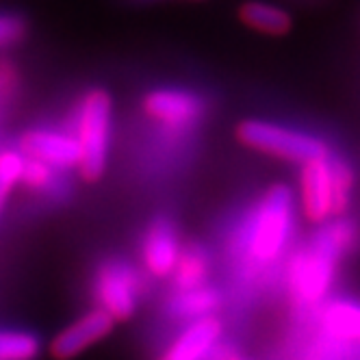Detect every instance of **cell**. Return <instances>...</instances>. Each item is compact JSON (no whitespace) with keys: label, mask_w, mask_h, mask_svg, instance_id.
Segmentation results:
<instances>
[{"label":"cell","mask_w":360,"mask_h":360,"mask_svg":"<svg viewBox=\"0 0 360 360\" xmlns=\"http://www.w3.org/2000/svg\"><path fill=\"white\" fill-rule=\"evenodd\" d=\"M293 226V198L289 187L276 185L245 224L241 245L248 259L256 265H269L285 250Z\"/></svg>","instance_id":"obj_2"},{"label":"cell","mask_w":360,"mask_h":360,"mask_svg":"<svg viewBox=\"0 0 360 360\" xmlns=\"http://www.w3.org/2000/svg\"><path fill=\"white\" fill-rule=\"evenodd\" d=\"M20 150L27 159L48 163L57 169L76 167L81 163V148L72 133L55 131V128H33L24 133Z\"/></svg>","instance_id":"obj_9"},{"label":"cell","mask_w":360,"mask_h":360,"mask_svg":"<svg viewBox=\"0 0 360 360\" xmlns=\"http://www.w3.org/2000/svg\"><path fill=\"white\" fill-rule=\"evenodd\" d=\"M143 282L133 265L126 261L102 263L94 278V297L100 311H105L115 323L128 321L139 306Z\"/></svg>","instance_id":"obj_5"},{"label":"cell","mask_w":360,"mask_h":360,"mask_svg":"<svg viewBox=\"0 0 360 360\" xmlns=\"http://www.w3.org/2000/svg\"><path fill=\"white\" fill-rule=\"evenodd\" d=\"M24 35H27V24L20 15L0 13V48L18 44Z\"/></svg>","instance_id":"obj_20"},{"label":"cell","mask_w":360,"mask_h":360,"mask_svg":"<svg viewBox=\"0 0 360 360\" xmlns=\"http://www.w3.org/2000/svg\"><path fill=\"white\" fill-rule=\"evenodd\" d=\"M143 111L167 131H187L204 115V100L183 89H154L143 98Z\"/></svg>","instance_id":"obj_6"},{"label":"cell","mask_w":360,"mask_h":360,"mask_svg":"<svg viewBox=\"0 0 360 360\" xmlns=\"http://www.w3.org/2000/svg\"><path fill=\"white\" fill-rule=\"evenodd\" d=\"M41 343L24 330H0V360H35Z\"/></svg>","instance_id":"obj_16"},{"label":"cell","mask_w":360,"mask_h":360,"mask_svg":"<svg viewBox=\"0 0 360 360\" xmlns=\"http://www.w3.org/2000/svg\"><path fill=\"white\" fill-rule=\"evenodd\" d=\"M300 202L304 217L311 224H326L334 215V183L330 154L302 163Z\"/></svg>","instance_id":"obj_7"},{"label":"cell","mask_w":360,"mask_h":360,"mask_svg":"<svg viewBox=\"0 0 360 360\" xmlns=\"http://www.w3.org/2000/svg\"><path fill=\"white\" fill-rule=\"evenodd\" d=\"M221 306V295L217 289L213 287H198V289H189V291H178L172 300H169V313L178 319H204L211 317L219 311Z\"/></svg>","instance_id":"obj_13"},{"label":"cell","mask_w":360,"mask_h":360,"mask_svg":"<svg viewBox=\"0 0 360 360\" xmlns=\"http://www.w3.org/2000/svg\"><path fill=\"white\" fill-rule=\"evenodd\" d=\"M237 137L250 150L293 163H306L330 154L328 146L319 137L293 131V128H285L280 124H271L265 120L241 122L237 126Z\"/></svg>","instance_id":"obj_4"},{"label":"cell","mask_w":360,"mask_h":360,"mask_svg":"<svg viewBox=\"0 0 360 360\" xmlns=\"http://www.w3.org/2000/svg\"><path fill=\"white\" fill-rule=\"evenodd\" d=\"M209 274H211V259L207 250L202 245H189L180 252L172 278L178 291H189L207 285Z\"/></svg>","instance_id":"obj_14"},{"label":"cell","mask_w":360,"mask_h":360,"mask_svg":"<svg viewBox=\"0 0 360 360\" xmlns=\"http://www.w3.org/2000/svg\"><path fill=\"white\" fill-rule=\"evenodd\" d=\"M209 360H245V358H241V356H237V354H230V352L224 354L221 347L217 345V347L213 349V354L209 356Z\"/></svg>","instance_id":"obj_22"},{"label":"cell","mask_w":360,"mask_h":360,"mask_svg":"<svg viewBox=\"0 0 360 360\" xmlns=\"http://www.w3.org/2000/svg\"><path fill=\"white\" fill-rule=\"evenodd\" d=\"M113 128V100L105 89L87 91L74 115V137L81 148L79 172L85 180H98L107 169Z\"/></svg>","instance_id":"obj_3"},{"label":"cell","mask_w":360,"mask_h":360,"mask_svg":"<svg viewBox=\"0 0 360 360\" xmlns=\"http://www.w3.org/2000/svg\"><path fill=\"white\" fill-rule=\"evenodd\" d=\"M347 233V226L334 224L317 235V239L293 259L289 269V285L295 304L313 306L326 297L332 287L337 259L345 250Z\"/></svg>","instance_id":"obj_1"},{"label":"cell","mask_w":360,"mask_h":360,"mask_svg":"<svg viewBox=\"0 0 360 360\" xmlns=\"http://www.w3.org/2000/svg\"><path fill=\"white\" fill-rule=\"evenodd\" d=\"M15 83L13 68L7 63H0V91H9Z\"/></svg>","instance_id":"obj_21"},{"label":"cell","mask_w":360,"mask_h":360,"mask_svg":"<svg viewBox=\"0 0 360 360\" xmlns=\"http://www.w3.org/2000/svg\"><path fill=\"white\" fill-rule=\"evenodd\" d=\"M332 183H334V215H341L349 207L352 187H354V174L341 159H332Z\"/></svg>","instance_id":"obj_19"},{"label":"cell","mask_w":360,"mask_h":360,"mask_svg":"<svg viewBox=\"0 0 360 360\" xmlns=\"http://www.w3.org/2000/svg\"><path fill=\"white\" fill-rule=\"evenodd\" d=\"M239 20L248 29L271 37L287 35L293 27V18L289 15V11L276 5H267L263 0H248V3H243L239 7Z\"/></svg>","instance_id":"obj_12"},{"label":"cell","mask_w":360,"mask_h":360,"mask_svg":"<svg viewBox=\"0 0 360 360\" xmlns=\"http://www.w3.org/2000/svg\"><path fill=\"white\" fill-rule=\"evenodd\" d=\"M24 161L27 157L22 154V150H0V213H3L11 189L22 183Z\"/></svg>","instance_id":"obj_18"},{"label":"cell","mask_w":360,"mask_h":360,"mask_svg":"<svg viewBox=\"0 0 360 360\" xmlns=\"http://www.w3.org/2000/svg\"><path fill=\"white\" fill-rule=\"evenodd\" d=\"M183 252L176 228L169 219L159 217L150 224L141 243V261L150 276L167 278L174 274L178 256Z\"/></svg>","instance_id":"obj_10"},{"label":"cell","mask_w":360,"mask_h":360,"mask_svg":"<svg viewBox=\"0 0 360 360\" xmlns=\"http://www.w3.org/2000/svg\"><path fill=\"white\" fill-rule=\"evenodd\" d=\"M61 169L35 161V159H27L24 161V172H22V183L27 185L33 191L39 193H57L61 191L63 183H61Z\"/></svg>","instance_id":"obj_17"},{"label":"cell","mask_w":360,"mask_h":360,"mask_svg":"<svg viewBox=\"0 0 360 360\" xmlns=\"http://www.w3.org/2000/svg\"><path fill=\"white\" fill-rule=\"evenodd\" d=\"M321 328L334 339L360 341V304L330 302L321 311Z\"/></svg>","instance_id":"obj_15"},{"label":"cell","mask_w":360,"mask_h":360,"mask_svg":"<svg viewBox=\"0 0 360 360\" xmlns=\"http://www.w3.org/2000/svg\"><path fill=\"white\" fill-rule=\"evenodd\" d=\"M113 326L115 321L105 311L94 308V311L72 321L57 334L53 343H50V356L55 360H74L76 356L87 352L91 345L107 339L113 332Z\"/></svg>","instance_id":"obj_8"},{"label":"cell","mask_w":360,"mask_h":360,"mask_svg":"<svg viewBox=\"0 0 360 360\" xmlns=\"http://www.w3.org/2000/svg\"><path fill=\"white\" fill-rule=\"evenodd\" d=\"M221 332L224 323L215 315L189 321L159 360H209L213 349L219 345Z\"/></svg>","instance_id":"obj_11"}]
</instances>
